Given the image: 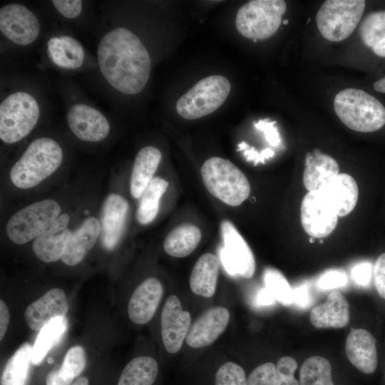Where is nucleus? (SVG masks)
I'll use <instances>...</instances> for the list:
<instances>
[{"label": "nucleus", "instance_id": "obj_1", "mask_svg": "<svg viewBox=\"0 0 385 385\" xmlns=\"http://www.w3.org/2000/svg\"><path fill=\"white\" fill-rule=\"evenodd\" d=\"M98 62L105 79L121 93H138L149 79V53L140 38L125 28L115 29L102 38Z\"/></svg>", "mask_w": 385, "mask_h": 385}, {"label": "nucleus", "instance_id": "obj_2", "mask_svg": "<svg viewBox=\"0 0 385 385\" xmlns=\"http://www.w3.org/2000/svg\"><path fill=\"white\" fill-rule=\"evenodd\" d=\"M63 150L53 139L34 140L12 166L11 183L21 189L34 188L52 175L61 165Z\"/></svg>", "mask_w": 385, "mask_h": 385}, {"label": "nucleus", "instance_id": "obj_3", "mask_svg": "<svg viewBox=\"0 0 385 385\" xmlns=\"http://www.w3.org/2000/svg\"><path fill=\"white\" fill-rule=\"evenodd\" d=\"M334 111L349 128L361 133H370L385 124V108L371 94L357 88L339 91L334 101Z\"/></svg>", "mask_w": 385, "mask_h": 385}, {"label": "nucleus", "instance_id": "obj_4", "mask_svg": "<svg viewBox=\"0 0 385 385\" xmlns=\"http://www.w3.org/2000/svg\"><path fill=\"white\" fill-rule=\"evenodd\" d=\"M200 173L210 193L228 205L238 206L250 195L247 178L228 160L212 157L203 163Z\"/></svg>", "mask_w": 385, "mask_h": 385}, {"label": "nucleus", "instance_id": "obj_5", "mask_svg": "<svg viewBox=\"0 0 385 385\" xmlns=\"http://www.w3.org/2000/svg\"><path fill=\"white\" fill-rule=\"evenodd\" d=\"M286 10L287 4L282 0L249 1L236 14V28L247 38L267 39L279 28Z\"/></svg>", "mask_w": 385, "mask_h": 385}, {"label": "nucleus", "instance_id": "obj_6", "mask_svg": "<svg viewBox=\"0 0 385 385\" xmlns=\"http://www.w3.org/2000/svg\"><path fill=\"white\" fill-rule=\"evenodd\" d=\"M40 109L36 99L26 92H16L0 104V138L9 144L28 135L36 125Z\"/></svg>", "mask_w": 385, "mask_h": 385}, {"label": "nucleus", "instance_id": "obj_7", "mask_svg": "<svg viewBox=\"0 0 385 385\" xmlns=\"http://www.w3.org/2000/svg\"><path fill=\"white\" fill-rule=\"evenodd\" d=\"M230 89L229 80L223 76L205 77L178 99L176 111L182 118L187 120L207 115L223 104Z\"/></svg>", "mask_w": 385, "mask_h": 385}, {"label": "nucleus", "instance_id": "obj_8", "mask_svg": "<svg viewBox=\"0 0 385 385\" xmlns=\"http://www.w3.org/2000/svg\"><path fill=\"white\" fill-rule=\"evenodd\" d=\"M61 208L53 199H45L29 205L14 214L8 220L6 232L16 245L35 240L61 215Z\"/></svg>", "mask_w": 385, "mask_h": 385}, {"label": "nucleus", "instance_id": "obj_9", "mask_svg": "<svg viewBox=\"0 0 385 385\" xmlns=\"http://www.w3.org/2000/svg\"><path fill=\"white\" fill-rule=\"evenodd\" d=\"M365 6L363 0L325 1L316 16L319 31L330 41L346 39L357 26Z\"/></svg>", "mask_w": 385, "mask_h": 385}, {"label": "nucleus", "instance_id": "obj_10", "mask_svg": "<svg viewBox=\"0 0 385 385\" xmlns=\"http://www.w3.org/2000/svg\"><path fill=\"white\" fill-rule=\"evenodd\" d=\"M220 229L224 245L220 250V260L225 270L232 276L252 277L255 260L250 247L230 221H222Z\"/></svg>", "mask_w": 385, "mask_h": 385}, {"label": "nucleus", "instance_id": "obj_11", "mask_svg": "<svg viewBox=\"0 0 385 385\" xmlns=\"http://www.w3.org/2000/svg\"><path fill=\"white\" fill-rule=\"evenodd\" d=\"M300 215L304 231L314 238L329 236L338 222L335 210L319 190L309 192L304 197Z\"/></svg>", "mask_w": 385, "mask_h": 385}, {"label": "nucleus", "instance_id": "obj_12", "mask_svg": "<svg viewBox=\"0 0 385 385\" xmlns=\"http://www.w3.org/2000/svg\"><path fill=\"white\" fill-rule=\"evenodd\" d=\"M0 31L16 44L26 46L38 37L40 24L37 17L29 9L14 3L0 9Z\"/></svg>", "mask_w": 385, "mask_h": 385}, {"label": "nucleus", "instance_id": "obj_13", "mask_svg": "<svg viewBox=\"0 0 385 385\" xmlns=\"http://www.w3.org/2000/svg\"><path fill=\"white\" fill-rule=\"evenodd\" d=\"M161 337L164 346L170 354L177 353L183 345L191 326V317L183 309L175 295L166 299L161 313Z\"/></svg>", "mask_w": 385, "mask_h": 385}, {"label": "nucleus", "instance_id": "obj_14", "mask_svg": "<svg viewBox=\"0 0 385 385\" xmlns=\"http://www.w3.org/2000/svg\"><path fill=\"white\" fill-rule=\"evenodd\" d=\"M66 119L73 133L84 141H101L110 132L107 118L99 111L86 104L72 106L67 113Z\"/></svg>", "mask_w": 385, "mask_h": 385}, {"label": "nucleus", "instance_id": "obj_15", "mask_svg": "<svg viewBox=\"0 0 385 385\" xmlns=\"http://www.w3.org/2000/svg\"><path fill=\"white\" fill-rule=\"evenodd\" d=\"M129 205L121 195H108L101 207V234L102 245L107 250H113L123 235Z\"/></svg>", "mask_w": 385, "mask_h": 385}, {"label": "nucleus", "instance_id": "obj_16", "mask_svg": "<svg viewBox=\"0 0 385 385\" xmlns=\"http://www.w3.org/2000/svg\"><path fill=\"white\" fill-rule=\"evenodd\" d=\"M68 310V303L64 291L53 288L26 307L24 319L31 330L39 332L53 319L66 317Z\"/></svg>", "mask_w": 385, "mask_h": 385}, {"label": "nucleus", "instance_id": "obj_17", "mask_svg": "<svg viewBox=\"0 0 385 385\" xmlns=\"http://www.w3.org/2000/svg\"><path fill=\"white\" fill-rule=\"evenodd\" d=\"M229 320L230 312L225 307L207 309L191 324L185 338L187 344L195 349L210 345L225 330Z\"/></svg>", "mask_w": 385, "mask_h": 385}, {"label": "nucleus", "instance_id": "obj_18", "mask_svg": "<svg viewBox=\"0 0 385 385\" xmlns=\"http://www.w3.org/2000/svg\"><path fill=\"white\" fill-rule=\"evenodd\" d=\"M70 216L61 214L53 225L36 238L32 250L36 257L44 262H53L61 259L72 232L68 227Z\"/></svg>", "mask_w": 385, "mask_h": 385}, {"label": "nucleus", "instance_id": "obj_19", "mask_svg": "<svg viewBox=\"0 0 385 385\" xmlns=\"http://www.w3.org/2000/svg\"><path fill=\"white\" fill-rule=\"evenodd\" d=\"M163 294L161 282L155 277L143 281L132 293L128 305L130 320L137 324L148 323L154 316Z\"/></svg>", "mask_w": 385, "mask_h": 385}, {"label": "nucleus", "instance_id": "obj_20", "mask_svg": "<svg viewBox=\"0 0 385 385\" xmlns=\"http://www.w3.org/2000/svg\"><path fill=\"white\" fill-rule=\"evenodd\" d=\"M346 354L349 361L361 372L372 374L377 367L376 339L364 329H351L346 339Z\"/></svg>", "mask_w": 385, "mask_h": 385}, {"label": "nucleus", "instance_id": "obj_21", "mask_svg": "<svg viewBox=\"0 0 385 385\" xmlns=\"http://www.w3.org/2000/svg\"><path fill=\"white\" fill-rule=\"evenodd\" d=\"M101 234V225L95 217H89L72 232L62 262L68 266L81 263L95 245Z\"/></svg>", "mask_w": 385, "mask_h": 385}, {"label": "nucleus", "instance_id": "obj_22", "mask_svg": "<svg viewBox=\"0 0 385 385\" xmlns=\"http://www.w3.org/2000/svg\"><path fill=\"white\" fill-rule=\"evenodd\" d=\"M304 165L303 183L309 192L322 189L339 174L336 160L318 149L307 153Z\"/></svg>", "mask_w": 385, "mask_h": 385}, {"label": "nucleus", "instance_id": "obj_23", "mask_svg": "<svg viewBox=\"0 0 385 385\" xmlns=\"http://www.w3.org/2000/svg\"><path fill=\"white\" fill-rule=\"evenodd\" d=\"M319 191L334 207L338 217L349 214L354 209L359 197L356 182L346 173L339 174Z\"/></svg>", "mask_w": 385, "mask_h": 385}, {"label": "nucleus", "instance_id": "obj_24", "mask_svg": "<svg viewBox=\"0 0 385 385\" xmlns=\"http://www.w3.org/2000/svg\"><path fill=\"white\" fill-rule=\"evenodd\" d=\"M349 321V304L338 291H332L324 303L314 307L310 312V322L318 329L342 328Z\"/></svg>", "mask_w": 385, "mask_h": 385}, {"label": "nucleus", "instance_id": "obj_25", "mask_svg": "<svg viewBox=\"0 0 385 385\" xmlns=\"http://www.w3.org/2000/svg\"><path fill=\"white\" fill-rule=\"evenodd\" d=\"M297 368L295 359L288 356L280 358L277 364H260L250 373L248 385H299L294 377Z\"/></svg>", "mask_w": 385, "mask_h": 385}, {"label": "nucleus", "instance_id": "obj_26", "mask_svg": "<svg viewBox=\"0 0 385 385\" xmlns=\"http://www.w3.org/2000/svg\"><path fill=\"white\" fill-rule=\"evenodd\" d=\"M160 151L153 146L140 149L136 155L133 166L130 190L134 198H139L153 178L160 161Z\"/></svg>", "mask_w": 385, "mask_h": 385}, {"label": "nucleus", "instance_id": "obj_27", "mask_svg": "<svg viewBox=\"0 0 385 385\" xmlns=\"http://www.w3.org/2000/svg\"><path fill=\"white\" fill-rule=\"evenodd\" d=\"M220 266V259L212 253H205L196 261L190 278L192 292L206 298L212 297L216 290Z\"/></svg>", "mask_w": 385, "mask_h": 385}, {"label": "nucleus", "instance_id": "obj_28", "mask_svg": "<svg viewBox=\"0 0 385 385\" xmlns=\"http://www.w3.org/2000/svg\"><path fill=\"white\" fill-rule=\"evenodd\" d=\"M47 54L53 64L66 69L80 68L85 57L81 43L69 36L51 38L47 43Z\"/></svg>", "mask_w": 385, "mask_h": 385}, {"label": "nucleus", "instance_id": "obj_29", "mask_svg": "<svg viewBox=\"0 0 385 385\" xmlns=\"http://www.w3.org/2000/svg\"><path fill=\"white\" fill-rule=\"evenodd\" d=\"M87 362L83 346L76 345L66 352L61 365L52 369L46 376V385H71L83 371Z\"/></svg>", "mask_w": 385, "mask_h": 385}, {"label": "nucleus", "instance_id": "obj_30", "mask_svg": "<svg viewBox=\"0 0 385 385\" xmlns=\"http://www.w3.org/2000/svg\"><path fill=\"white\" fill-rule=\"evenodd\" d=\"M201 237V231L197 226L183 224L168 234L163 242V248L172 257H184L195 250Z\"/></svg>", "mask_w": 385, "mask_h": 385}, {"label": "nucleus", "instance_id": "obj_31", "mask_svg": "<svg viewBox=\"0 0 385 385\" xmlns=\"http://www.w3.org/2000/svg\"><path fill=\"white\" fill-rule=\"evenodd\" d=\"M158 374L155 359L140 356L133 359L124 367L117 385H152Z\"/></svg>", "mask_w": 385, "mask_h": 385}, {"label": "nucleus", "instance_id": "obj_32", "mask_svg": "<svg viewBox=\"0 0 385 385\" xmlns=\"http://www.w3.org/2000/svg\"><path fill=\"white\" fill-rule=\"evenodd\" d=\"M68 326L66 317H57L39 332L31 349V364L39 365L47 353L59 342Z\"/></svg>", "mask_w": 385, "mask_h": 385}, {"label": "nucleus", "instance_id": "obj_33", "mask_svg": "<svg viewBox=\"0 0 385 385\" xmlns=\"http://www.w3.org/2000/svg\"><path fill=\"white\" fill-rule=\"evenodd\" d=\"M359 33L365 46L385 58V10L369 14L361 24Z\"/></svg>", "mask_w": 385, "mask_h": 385}, {"label": "nucleus", "instance_id": "obj_34", "mask_svg": "<svg viewBox=\"0 0 385 385\" xmlns=\"http://www.w3.org/2000/svg\"><path fill=\"white\" fill-rule=\"evenodd\" d=\"M32 346L23 344L11 356L1 376V385H26L31 363Z\"/></svg>", "mask_w": 385, "mask_h": 385}, {"label": "nucleus", "instance_id": "obj_35", "mask_svg": "<svg viewBox=\"0 0 385 385\" xmlns=\"http://www.w3.org/2000/svg\"><path fill=\"white\" fill-rule=\"evenodd\" d=\"M168 183L160 177L150 181L142 195L136 211V219L141 225L151 222L157 216L160 200L165 192Z\"/></svg>", "mask_w": 385, "mask_h": 385}, {"label": "nucleus", "instance_id": "obj_36", "mask_svg": "<svg viewBox=\"0 0 385 385\" xmlns=\"http://www.w3.org/2000/svg\"><path fill=\"white\" fill-rule=\"evenodd\" d=\"M299 382V385H334L329 361L319 356L307 359L300 368Z\"/></svg>", "mask_w": 385, "mask_h": 385}, {"label": "nucleus", "instance_id": "obj_37", "mask_svg": "<svg viewBox=\"0 0 385 385\" xmlns=\"http://www.w3.org/2000/svg\"><path fill=\"white\" fill-rule=\"evenodd\" d=\"M265 289L282 304L293 303V289L285 277L277 270L267 268L264 272Z\"/></svg>", "mask_w": 385, "mask_h": 385}, {"label": "nucleus", "instance_id": "obj_38", "mask_svg": "<svg viewBox=\"0 0 385 385\" xmlns=\"http://www.w3.org/2000/svg\"><path fill=\"white\" fill-rule=\"evenodd\" d=\"M215 385H248L244 369L236 363L229 361L217 371Z\"/></svg>", "mask_w": 385, "mask_h": 385}, {"label": "nucleus", "instance_id": "obj_39", "mask_svg": "<svg viewBox=\"0 0 385 385\" xmlns=\"http://www.w3.org/2000/svg\"><path fill=\"white\" fill-rule=\"evenodd\" d=\"M347 276L340 270H329L322 274L318 279L317 284L320 289H329L345 286Z\"/></svg>", "mask_w": 385, "mask_h": 385}, {"label": "nucleus", "instance_id": "obj_40", "mask_svg": "<svg viewBox=\"0 0 385 385\" xmlns=\"http://www.w3.org/2000/svg\"><path fill=\"white\" fill-rule=\"evenodd\" d=\"M52 3L56 10L68 19H75L82 11V1L80 0H53Z\"/></svg>", "mask_w": 385, "mask_h": 385}, {"label": "nucleus", "instance_id": "obj_41", "mask_svg": "<svg viewBox=\"0 0 385 385\" xmlns=\"http://www.w3.org/2000/svg\"><path fill=\"white\" fill-rule=\"evenodd\" d=\"M373 276L378 294L385 299V253L380 255L376 259Z\"/></svg>", "mask_w": 385, "mask_h": 385}, {"label": "nucleus", "instance_id": "obj_42", "mask_svg": "<svg viewBox=\"0 0 385 385\" xmlns=\"http://www.w3.org/2000/svg\"><path fill=\"white\" fill-rule=\"evenodd\" d=\"M276 121H269V119L259 120L255 124L257 129L264 132L267 141L273 146H277L280 141L279 133L274 126Z\"/></svg>", "mask_w": 385, "mask_h": 385}, {"label": "nucleus", "instance_id": "obj_43", "mask_svg": "<svg viewBox=\"0 0 385 385\" xmlns=\"http://www.w3.org/2000/svg\"><path fill=\"white\" fill-rule=\"evenodd\" d=\"M354 282L361 286L367 285L371 277V265L369 262L360 263L351 270Z\"/></svg>", "mask_w": 385, "mask_h": 385}, {"label": "nucleus", "instance_id": "obj_44", "mask_svg": "<svg viewBox=\"0 0 385 385\" xmlns=\"http://www.w3.org/2000/svg\"><path fill=\"white\" fill-rule=\"evenodd\" d=\"M243 151L246 160L252 161L255 165L259 163H264L266 158H271L274 155V152L270 148H265L259 153L254 147H250V145Z\"/></svg>", "mask_w": 385, "mask_h": 385}, {"label": "nucleus", "instance_id": "obj_45", "mask_svg": "<svg viewBox=\"0 0 385 385\" xmlns=\"http://www.w3.org/2000/svg\"><path fill=\"white\" fill-rule=\"evenodd\" d=\"M310 302V296L307 286L293 289V303L299 307H307Z\"/></svg>", "mask_w": 385, "mask_h": 385}, {"label": "nucleus", "instance_id": "obj_46", "mask_svg": "<svg viewBox=\"0 0 385 385\" xmlns=\"http://www.w3.org/2000/svg\"><path fill=\"white\" fill-rule=\"evenodd\" d=\"M9 324V311L3 299L0 300V340L5 336Z\"/></svg>", "mask_w": 385, "mask_h": 385}, {"label": "nucleus", "instance_id": "obj_47", "mask_svg": "<svg viewBox=\"0 0 385 385\" xmlns=\"http://www.w3.org/2000/svg\"><path fill=\"white\" fill-rule=\"evenodd\" d=\"M274 297L265 288L257 296V303L261 305H268L274 302Z\"/></svg>", "mask_w": 385, "mask_h": 385}, {"label": "nucleus", "instance_id": "obj_48", "mask_svg": "<svg viewBox=\"0 0 385 385\" xmlns=\"http://www.w3.org/2000/svg\"><path fill=\"white\" fill-rule=\"evenodd\" d=\"M373 86L376 91L385 93V77L375 81Z\"/></svg>", "mask_w": 385, "mask_h": 385}, {"label": "nucleus", "instance_id": "obj_49", "mask_svg": "<svg viewBox=\"0 0 385 385\" xmlns=\"http://www.w3.org/2000/svg\"><path fill=\"white\" fill-rule=\"evenodd\" d=\"M71 385H89V380L86 376H81Z\"/></svg>", "mask_w": 385, "mask_h": 385}, {"label": "nucleus", "instance_id": "obj_50", "mask_svg": "<svg viewBox=\"0 0 385 385\" xmlns=\"http://www.w3.org/2000/svg\"><path fill=\"white\" fill-rule=\"evenodd\" d=\"M237 146H238L237 151H241V150H245L249 146V145L246 142L242 141Z\"/></svg>", "mask_w": 385, "mask_h": 385}, {"label": "nucleus", "instance_id": "obj_51", "mask_svg": "<svg viewBox=\"0 0 385 385\" xmlns=\"http://www.w3.org/2000/svg\"><path fill=\"white\" fill-rule=\"evenodd\" d=\"M309 242H310L311 243L314 242V237H311L309 238Z\"/></svg>", "mask_w": 385, "mask_h": 385}, {"label": "nucleus", "instance_id": "obj_52", "mask_svg": "<svg viewBox=\"0 0 385 385\" xmlns=\"http://www.w3.org/2000/svg\"><path fill=\"white\" fill-rule=\"evenodd\" d=\"M287 22H288V21H287V19H285L284 21H283V23H284V24H287Z\"/></svg>", "mask_w": 385, "mask_h": 385}]
</instances>
